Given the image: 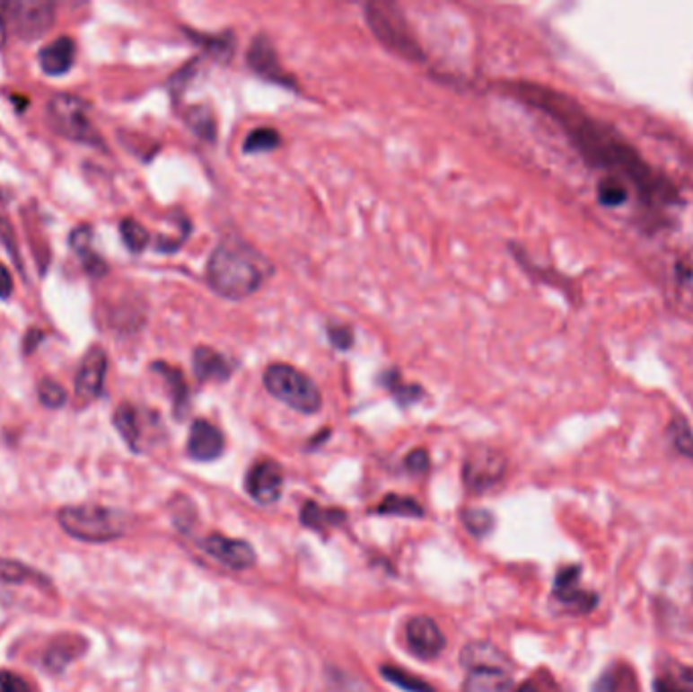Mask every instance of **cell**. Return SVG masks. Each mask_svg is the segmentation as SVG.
I'll return each instance as SVG.
<instances>
[{
	"instance_id": "cell-1",
	"label": "cell",
	"mask_w": 693,
	"mask_h": 692,
	"mask_svg": "<svg viewBox=\"0 0 693 692\" xmlns=\"http://www.w3.org/2000/svg\"><path fill=\"white\" fill-rule=\"evenodd\" d=\"M503 90L549 116L570 138L572 146L588 167L633 187L645 206L651 209H667L681 203L680 189L671 179L651 167L635 145L628 143L614 126L586 112L574 98L531 82L503 84Z\"/></svg>"
},
{
	"instance_id": "cell-2",
	"label": "cell",
	"mask_w": 693,
	"mask_h": 692,
	"mask_svg": "<svg viewBox=\"0 0 693 692\" xmlns=\"http://www.w3.org/2000/svg\"><path fill=\"white\" fill-rule=\"evenodd\" d=\"M274 266L258 248L241 240H224L211 252L207 282L217 295L241 301L264 287Z\"/></svg>"
},
{
	"instance_id": "cell-3",
	"label": "cell",
	"mask_w": 693,
	"mask_h": 692,
	"mask_svg": "<svg viewBox=\"0 0 693 692\" xmlns=\"http://www.w3.org/2000/svg\"><path fill=\"white\" fill-rule=\"evenodd\" d=\"M365 21L383 47L408 61H424L422 45L406 21L399 6L391 3H367Z\"/></svg>"
},
{
	"instance_id": "cell-4",
	"label": "cell",
	"mask_w": 693,
	"mask_h": 692,
	"mask_svg": "<svg viewBox=\"0 0 693 692\" xmlns=\"http://www.w3.org/2000/svg\"><path fill=\"white\" fill-rule=\"evenodd\" d=\"M264 386L280 403L303 414L320 411L322 396L317 384L301 369L290 364H270L264 372Z\"/></svg>"
},
{
	"instance_id": "cell-5",
	"label": "cell",
	"mask_w": 693,
	"mask_h": 692,
	"mask_svg": "<svg viewBox=\"0 0 693 692\" xmlns=\"http://www.w3.org/2000/svg\"><path fill=\"white\" fill-rule=\"evenodd\" d=\"M57 520L69 537L83 542H108L124 532L120 514L110 508L92 506V503L61 508Z\"/></svg>"
},
{
	"instance_id": "cell-6",
	"label": "cell",
	"mask_w": 693,
	"mask_h": 692,
	"mask_svg": "<svg viewBox=\"0 0 693 692\" xmlns=\"http://www.w3.org/2000/svg\"><path fill=\"white\" fill-rule=\"evenodd\" d=\"M47 118L53 130L63 138L90 146H104V140L92 124L88 104L82 98H75L72 93H57L47 106Z\"/></svg>"
},
{
	"instance_id": "cell-7",
	"label": "cell",
	"mask_w": 693,
	"mask_h": 692,
	"mask_svg": "<svg viewBox=\"0 0 693 692\" xmlns=\"http://www.w3.org/2000/svg\"><path fill=\"white\" fill-rule=\"evenodd\" d=\"M4 22L22 41H37L55 22V6L39 0H14L0 4Z\"/></svg>"
},
{
	"instance_id": "cell-8",
	"label": "cell",
	"mask_w": 693,
	"mask_h": 692,
	"mask_svg": "<svg viewBox=\"0 0 693 692\" xmlns=\"http://www.w3.org/2000/svg\"><path fill=\"white\" fill-rule=\"evenodd\" d=\"M505 469L507 461L499 451L489 449V447H477L464 459L462 477L470 492L480 493L499 484L501 477L505 475Z\"/></svg>"
},
{
	"instance_id": "cell-9",
	"label": "cell",
	"mask_w": 693,
	"mask_h": 692,
	"mask_svg": "<svg viewBox=\"0 0 693 692\" xmlns=\"http://www.w3.org/2000/svg\"><path fill=\"white\" fill-rule=\"evenodd\" d=\"M580 575L582 569L578 564H568L557 571L554 581V597L570 611L590 613L598 605V595L584 591L580 587Z\"/></svg>"
},
{
	"instance_id": "cell-10",
	"label": "cell",
	"mask_w": 693,
	"mask_h": 692,
	"mask_svg": "<svg viewBox=\"0 0 693 692\" xmlns=\"http://www.w3.org/2000/svg\"><path fill=\"white\" fill-rule=\"evenodd\" d=\"M108 372V356L101 348H92L82 361L75 376V396L82 404H90L104 392Z\"/></svg>"
},
{
	"instance_id": "cell-11",
	"label": "cell",
	"mask_w": 693,
	"mask_h": 692,
	"mask_svg": "<svg viewBox=\"0 0 693 692\" xmlns=\"http://www.w3.org/2000/svg\"><path fill=\"white\" fill-rule=\"evenodd\" d=\"M285 487V471L274 459L258 461L246 475V490L259 503L278 501Z\"/></svg>"
},
{
	"instance_id": "cell-12",
	"label": "cell",
	"mask_w": 693,
	"mask_h": 692,
	"mask_svg": "<svg viewBox=\"0 0 693 692\" xmlns=\"http://www.w3.org/2000/svg\"><path fill=\"white\" fill-rule=\"evenodd\" d=\"M248 66L254 69L259 77H264V80L296 90L294 80L282 69L278 53H276L272 41L266 35H258L254 41H251L248 49Z\"/></svg>"
},
{
	"instance_id": "cell-13",
	"label": "cell",
	"mask_w": 693,
	"mask_h": 692,
	"mask_svg": "<svg viewBox=\"0 0 693 692\" xmlns=\"http://www.w3.org/2000/svg\"><path fill=\"white\" fill-rule=\"evenodd\" d=\"M203 550L209 556H214L225 566H230L233 571L250 569L256 563V550L246 540L238 538H227L222 534H211L203 540Z\"/></svg>"
},
{
	"instance_id": "cell-14",
	"label": "cell",
	"mask_w": 693,
	"mask_h": 692,
	"mask_svg": "<svg viewBox=\"0 0 693 692\" xmlns=\"http://www.w3.org/2000/svg\"><path fill=\"white\" fill-rule=\"evenodd\" d=\"M406 640H408V648L412 650V654H416L422 660H432L440 656V652H443L446 646V638L444 634L440 632L436 621L426 616L409 619V624L406 627Z\"/></svg>"
},
{
	"instance_id": "cell-15",
	"label": "cell",
	"mask_w": 693,
	"mask_h": 692,
	"mask_svg": "<svg viewBox=\"0 0 693 692\" xmlns=\"http://www.w3.org/2000/svg\"><path fill=\"white\" fill-rule=\"evenodd\" d=\"M225 451V437L215 424L199 419L191 424L187 440V455L195 461L207 463L222 457Z\"/></svg>"
},
{
	"instance_id": "cell-16",
	"label": "cell",
	"mask_w": 693,
	"mask_h": 692,
	"mask_svg": "<svg viewBox=\"0 0 693 692\" xmlns=\"http://www.w3.org/2000/svg\"><path fill=\"white\" fill-rule=\"evenodd\" d=\"M193 372L199 382H225L230 380L233 366L224 353L209 345H199L193 351Z\"/></svg>"
},
{
	"instance_id": "cell-17",
	"label": "cell",
	"mask_w": 693,
	"mask_h": 692,
	"mask_svg": "<svg viewBox=\"0 0 693 692\" xmlns=\"http://www.w3.org/2000/svg\"><path fill=\"white\" fill-rule=\"evenodd\" d=\"M75 61V41L63 35L39 51V66L47 75H63L72 69Z\"/></svg>"
},
{
	"instance_id": "cell-18",
	"label": "cell",
	"mask_w": 693,
	"mask_h": 692,
	"mask_svg": "<svg viewBox=\"0 0 693 692\" xmlns=\"http://www.w3.org/2000/svg\"><path fill=\"white\" fill-rule=\"evenodd\" d=\"M511 679L503 668L483 666L470 668V674L462 684V692H509Z\"/></svg>"
},
{
	"instance_id": "cell-19",
	"label": "cell",
	"mask_w": 693,
	"mask_h": 692,
	"mask_svg": "<svg viewBox=\"0 0 693 692\" xmlns=\"http://www.w3.org/2000/svg\"><path fill=\"white\" fill-rule=\"evenodd\" d=\"M153 369L159 372L162 380L167 382V388L172 398V408H175V416L177 419H183L189 413V388L183 372H180L179 368L164 364V361H156V364H153Z\"/></svg>"
},
{
	"instance_id": "cell-20",
	"label": "cell",
	"mask_w": 693,
	"mask_h": 692,
	"mask_svg": "<svg viewBox=\"0 0 693 692\" xmlns=\"http://www.w3.org/2000/svg\"><path fill=\"white\" fill-rule=\"evenodd\" d=\"M114 424L132 451H140V416L132 404H120L114 413Z\"/></svg>"
},
{
	"instance_id": "cell-21",
	"label": "cell",
	"mask_w": 693,
	"mask_h": 692,
	"mask_svg": "<svg viewBox=\"0 0 693 692\" xmlns=\"http://www.w3.org/2000/svg\"><path fill=\"white\" fill-rule=\"evenodd\" d=\"M301 520L304 526H309L312 530H322L327 528V526L343 524L346 520V516L343 510H329L319 506V503L314 501H306L303 506Z\"/></svg>"
},
{
	"instance_id": "cell-22",
	"label": "cell",
	"mask_w": 693,
	"mask_h": 692,
	"mask_svg": "<svg viewBox=\"0 0 693 692\" xmlns=\"http://www.w3.org/2000/svg\"><path fill=\"white\" fill-rule=\"evenodd\" d=\"M80 638H63V640H57L53 643V646L49 648V652H47L45 656V664L51 668L53 672H61L66 670V668L69 666V662H74V660L80 656Z\"/></svg>"
},
{
	"instance_id": "cell-23",
	"label": "cell",
	"mask_w": 693,
	"mask_h": 692,
	"mask_svg": "<svg viewBox=\"0 0 693 692\" xmlns=\"http://www.w3.org/2000/svg\"><path fill=\"white\" fill-rule=\"evenodd\" d=\"M375 514L380 516H406V518H422L424 508L418 501L399 493H388L380 506L375 508Z\"/></svg>"
},
{
	"instance_id": "cell-24",
	"label": "cell",
	"mask_w": 693,
	"mask_h": 692,
	"mask_svg": "<svg viewBox=\"0 0 693 692\" xmlns=\"http://www.w3.org/2000/svg\"><path fill=\"white\" fill-rule=\"evenodd\" d=\"M596 195H598V201H601V206L620 208L625 206L628 198H631V187L622 183L618 179L602 177L596 185Z\"/></svg>"
},
{
	"instance_id": "cell-25",
	"label": "cell",
	"mask_w": 693,
	"mask_h": 692,
	"mask_svg": "<svg viewBox=\"0 0 693 692\" xmlns=\"http://www.w3.org/2000/svg\"><path fill=\"white\" fill-rule=\"evenodd\" d=\"M653 692H693V668H677V672L659 674L653 682Z\"/></svg>"
},
{
	"instance_id": "cell-26",
	"label": "cell",
	"mask_w": 693,
	"mask_h": 692,
	"mask_svg": "<svg viewBox=\"0 0 693 692\" xmlns=\"http://www.w3.org/2000/svg\"><path fill=\"white\" fill-rule=\"evenodd\" d=\"M380 672L385 680H390L391 684H396V687H399L401 690H406V692H434L432 684H428L426 680H422L420 676L401 670V668H398V666L385 664V666H382Z\"/></svg>"
},
{
	"instance_id": "cell-27",
	"label": "cell",
	"mask_w": 693,
	"mask_h": 692,
	"mask_svg": "<svg viewBox=\"0 0 693 692\" xmlns=\"http://www.w3.org/2000/svg\"><path fill=\"white\" fill-rule=\"evenodd\" d=\"M382 382L383 386L396 396V400L401 406L418 403V400L424 396L422 386H416V384H404L399 377V372H385Z\"/></svg>"
},
{
	"instance_id": "cell-28",
	"label": "cell",
	"mask_w": 693,
	"mask_h": 692,
	"mask_svg": "<svg viewBox=\"0 0 693 692\" xmlns=\"http://www.w3.org/2000/svg\"><path fill=\"white\" fill-rule=\"evenodd\" d=\"M282 137L274 129H256L243 140V153H270L280 146Z\"/></svg>"
},
{
	"instance_id": "cell-29",
	"label": "cell",
	"mask_w": 693,
	"mask_h": 692,
	"mask_svg": "<svg viewBox=\"0 0 693 692\" xmlns=\"http://www.w3.org/2000/svg\"><path fill=\"white\" fill-rule=\"evenodd\" d=\"M667 435L671 439V445L675 447L677 453L688 459H693V430L683 416H675L671 424H669Z\"/></svg>"
},
{
	"instance_id": "cell-30",
	"label": "cell",
	"mask_w": 693,
	"mask_h": 692,
	"mask_svg": "<svg viewBox=\"0 0 693 692\" xmlns=\"http://www.w3.org/2000/svg\"><path fill=\"white\" fill-rule=\"evenodd\" d=\"M187 124L191 126L195 135L214 143L215 140V118L211 114L209 108L205 106H193L187 110Z\"/></svg>"
},
{
	"instance_id": "cell-31",
	"label": "cell",
	"mask_w": 693,
	"mask_h": 692,
	"mask_svg": "<svg viewBox=\"0 0 693 692\" xmlns=\"http://www.w3.org/2000/svg\"><path fill=\"white\" fill-rule=\"evenodd\" d=\"M120 235L126 248L134 252V254H140V252L148 246V242H151V235H148L146 227L132 217H124L120 222Z\"/></svg>"
},
{
	"instance_id": "cell-32",
	"label": "cell",
	"mask_w": 693,
	"mask_h": 692,
	"mask_svg": "<svg viewBox=\"0 0 693 692\" xmlns=\"http://www.w3.org/2000/svg\"><path fill=\"white\" fill-rule=\"evenodd\" d=\"M43 575H37L33 569H29L22 563L17 561H0V581H6L11 585H21V583H35V581H41L45 583Z\"/></svg>"
},
{
	"instance_id": "cell-33",
	"label": "cell",
	"mask_w": 693,
	"mask_h": 692,
	"mask_svg": "<svg viewBox=\"0 0 693 692\" xmlns=\"http://www.w3.org/2000/svg\"><path fill=\"white\" fill-rule=\"evenodd\" d=\"M462 524L467 526V530L472 534V537H487L493 530L495 518L489 512V510H480V508H469L462 512Z\"/></svg>"
},
{
	"instance_id": "cell-34",
	"label": "cell",
	"mask_w": 693,
	"mask_h": 692,
	"mask_svg": "<svg viewBox=\"0 0 693 692\" xmlns=\"http://www.w3.org/2000/svg\"><path fill=\"white\" fill-rule=\"evenodd\" d=\"M37 390H39V400H41V404L47 408H61L67 403L66 390H63L59 382L51 380V377H43V380L39 382Z\"/></svg>"
},
{
	"instance_id": "cell-35",
	"label": "cell",
	"mask_w": 693,
	"mask_h": 692,
	"mask_svg": "<svg viewBox=\"0 0 693 692\" xmlns=\"http://www.w3.org/2000/svg\"><path fill=\"white\" fill-rule=\"evenodd\" d=\"M195 41L199 43V45L203 43L205 49H207L209 53L217 55V58L222 53L225 55V58H230L232 51H233V47H235V39L230 33L219 35V37H201V35H197Z\"/></svg>"
},
{
	"instance_id": "cell-36",
	"label": "cell",
	"mask_w": 693,
	"mask_h": 692,
	"mask_svg": "<svg viewBox=\"0 0 693 692\" xmlns=\"http://www.w3.org/2000/svg\"><path fill=\"white\" fill-rule=\"evenodd\" d=\"M327 335H329V342L335 345L337 350H351L353 348V342H355V335H353V329L349 325L345 324H338V325H329L327 329Z\"/></svg>"
},
{
	"instance_id": "cell-37",
	"label": "cell",
	"mask_w": 693,
	"mask_h": 692,
	"mask_svg": "<svg viewBox=\"0 0 693 692\" xmlns=\"http://www.w3.org/2000/svg\"><path fill=\"white\" fill-rule=\"evenodd\" d=\"M0 692H31V687L19 674L0 672Z\"/></svg>"
},
{
	"instance_id": "cell-38",
	"label": "cell",
	"mask_w": 693,
	"mask_h": 692,
	"mask_svg": "<svg viewBox=\"0 0 693 692\" xmlns=\"http://www.w3.org/2000/svg\"><path fill=\"white\" fill-rule=\"evenodd\" d=\"M404 466L408 471H412V474H426L428 467H430V457L428 453L424 449H414L412 453L408 455Z\"/></svg>"
},
{
	"instance_id": "cell-39",
	"label": "cell",
	"mask_w": 693,
	"mask_h": 692,
	"mask_svg": "<svg viewBox=\"0 0 693 692\" xmlns=\"http://www.w3.org/2000/svg\"><path fill=\"white\" fill-rule=\"evenodd\" d=\"M13 274L4 264H0V298H9L13 293Z\"/></svg>"
},
{
	"instance_id": "cell-40",
	"label": "cell",
	"mask_w": 693,
	"mask_h": 692,
	"mask_svg": "<svg viewBox=\"0 0 693 692\" xmlns=\"http://www.w3.org/2000/svg\"><path fill=\"white\" fill-rule=\"evenodd\" d=\"M4 43H6V22H4L3 13H0V49H3Z\"/></svg>"
},
{
	"instance_id": "cell-41",
	"label": "cell",
	"mask_w": 693,
	"mask_h": 692,
	"mask_svg": "<svg viewBox=\"0 0 693 692\" xmlns=\"http://www.w3.org/2000/svg\"><path fill=\"white\" fill-rule=\"evenodd\" d=\"M517 692H541V690H539L538 687H535V684L525 682V684H522V687L517 688Z\"/></svg>"
}]
</instances>
